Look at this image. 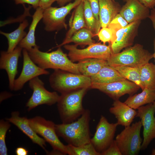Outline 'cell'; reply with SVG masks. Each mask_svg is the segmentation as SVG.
<instances>
[{"label": "cell", "instance_id": "cell-1", "mask_svg": "<svg viewBox=\"0 0 155 155\" xmlns=\"http://www.w3.org/2000/svg\"><path fill=\"white\" fill-rule=\"evenodd\" d=\"M90 112L86 109L77 120L55 125L57 134L68 144L77 146L90 142Z\"/></svg>", "mask_w": 155, "mask_h": 155}, {"label": "cell", "instance_id": "cell-2", "mask_svg": "<svg viewBox=\"0 0 155 155\" xmlns=\"http://www.w3.org/2000/svg\"><path fill=\"white\" fill-rule=\"evenodd\" d=\"M58 48L57 50L50 53L40 51L38 46L27 51L32 61L42 68L60 69L81 74L78 69L77 63H74L68 57L61 47Z\"/></svg>", "mask_w": 155, "mask_h": 155}, {"label": "cell", "instance_id": "cell-3", "mask_svg": "<svg viewBox=\"0 0 155 155\" xmlns=\"http://www.w3.org/2000/svg\"><path fill=\"white\" fill-rule=\"evenodd\" d=\"M88 89L83 88L61 94L57 106L62 123L73 122L84 113L86 109L83 107L82 100Z\"/></svg>", "mask_w": 155, "mask_h": 155}, {"label": "cell", "instance_id": "cell-4", "mask_svg": "<svg viewBox=\"0 0 155 155\" xmlns=\"http://www.w3.org/2000/svg\"><path fill=\"white\" fill-rule=\"evenodd\" d=\"M49 82L51 87L61 94L77 89L90 88V77L60 69L55 70L50 75Z\"/></svg>", "mask_w": 155, "mask_h": 155}, {"label": "cell", "instance_id": "cell-5", "mask_svg": "<svg viewBox=\"0 0 155 155\" xmlns=\"http://www.w3.org/2000/svg\"><path fill=\"white\" fill-rule=\"evenodd\" d=\"M153 54L144 49L143 45L136 44L121 52L112 54L107 60L111 66H129L140 67L149 62Z\"/></svg>", "mask_w": 155, "mask_h": 155}, {"label": "cell", "instance_id": "cell-6", "mask_svg": "<svg viewBox=\"0 0 155 155\" xmlns=\"http://www.w3.org/2000/svg\"><path fill=\"white\" fill-rule=\"evenodd\" d=\"M140 121L125 129L116 136L115 140L122 155H137L141 150L142 140Z\"/></svg>", "mask_w": 155, "mask_h": 155}, {"label": "cell", "instance_id": "cell-7", "mask_svg": "<svg viewBox=\"0 0 155 155\" xmlns=\"http://www.w3.org/2000/svg\"><path fill=\"white\" fill-rule=\"evenodd\" d=\"M29 122L34 131L42 136L51 145L53 150L58 151L63 155L67 154L66 145L59 139L54 122L40 116L29 119Z\"/></svg>", "mask_w": 155, "mask_h": 155}, {"label": "cell", "instance_id": "cell-8", "mask_svg": "<svg viewBox=\"0 0 155 155\" xmlns=\"http://www.w3.org/2000/svg\"><path fill=\"white\" fill-rule=\"evenodd\" d=\"M82 0H75L65 6L59 8L51 6L44 10L42 20L45 26L44 30L47 32H51L63 28L67 29L66 16Z\"/></svg>", "mask_w": 155, "mask_h": 155}, {"label": "cell", "instance_id": "cell-9", "mask_svg": "<svg viewBox=\"0 0 155 155\" xmlns=\"http://www.w3.org/2000/svg\"><path fill=\"white\" fill-rule=\"evenodd\" d=\"M75 44H65L64 47L68 51V56L73 62L89 58H97L107 61L112 54L109 45L100 42L94 43L86 48L80 49Z\"/></svg>", "mask_w": 155, "mask_h": 155}, {"label": "cell", "instance_id": "cell-10", "mask_svg": "<svg viewBox=\"0 0 155 155\" xmlns=\"http://www.w3.org/2000/svg\"><path fill=\"white\" fill-rule=\"evenodd\" d=\"M44 82L36 77L29 81V85L33 90L31 97L26 103L28 111L40 105L51 106L57 103L60 98L56 92H51L44 87Z\"/></svg>", "mask_w": 155, "mask_h": 155}, {"label": "cell", "instance_id": "cell-11", "mask_svg": "<svg viewBox=\"0 0 155 155\" xmlns=\"http://www.w3.org/2000/svg\"><path fill=\"white\" fill-rule=\"evenodd\" d=\"M118 125L117 122L109 123L105 117L101 116L94 134L90 140V142L97 152L101 154L109 147L114 140Z\"/></svg>", "mask_w": 155, "mask_h": 155}, {"label": "cell", "instance_id": "cell-12", "mask_svg": "<svg viewBox=\"0 0 155 155\" xmlns=\"http://www.w3.org/2000/svg\"><path fill=\"white\" fill-rule=\"evenodd\" d=\"M90 88L98 90L115 100L126 94L132 95L140 88L134 82L125 79L108 83H92Z\"/></svg>", "mask_w": 155, "mask_h": 155}, {"label": "cell", "instance_id": "cell-13", "mask_svg": "<svg viewBox=\"0 0 155 155\" xmlns=\"http://www.w3.org/2000/svg\"><path fill=\"white\" fill-rule=\"evenodd\" d=\"M137 109L136 117L140 119L143 127V140L141 150H145L151 141L155 138V112L153 103L142 106Z\"/></svg>", "mask_w": 155, "mask_h": 155}, {"label": "cell", "instance_id": "cell-14", "mask_svg": "<svg viewBox=\"0 0 155 155\" xmlns=\"http://www.w3.org/2000/svg\"><path fill=\"white\" fill-rule=\"evenodd\" d=\"M141 21L137 20L129 23L127 26L117 31L109 44L112 54L118 53L123 48L133 44Z\"/></svg>", "mask_w": 155, "mask_h": 155}, {"label": "cell", "instance_id": "cell-15", "mask_svg": "<svg viewBox=\"0 0 155 155\" xmlns=\"http://www.w3.org/2000/svg\"><path fill=\"white\" fill-rule=\"evenodd\" d=\"M23 57V68L19 77L15 80L13 90L18 91L23 87L28 81L38 76L48 75L49 72L36 65L30 57L27 50H22Z\"/></svg>", "mask_w": 155, "mask_h": 155}, {"label": "cell", "instance_id": "cell-16", "mask_svg": "<svg viewBox=\"0 0 155 155\" xmlns=\"http://www.w3.org/2000/svg\"><path fill=\"white\" fill-rule=\"evenodd\" d=\"M22 49L18 46L11 52L3 51L1 52L0 68L5 70L7 72L9 87L11 90H13L15 78L18 73V60Z\"/></svg>", "mask_w": 155, "mask_h": 155}, {"label": "cell", "instance_id": "cell-17", "mask_svg": "<svg viewBox=\"0 0 155 155\" xmlns=\"http://www.w3.org/2000/svg\"><path fill=\"white\" fill-rule=\"evenodd\" d=\"M125 4L121 8L119 13L129 23L149 18V9L138 0H123Z\"/></svg>", "mask_w": 155, "mask_h": 155}, {"label": "cell", "instance_id": "cell-18", "mask_svg": "<svg viewBox=\"0 0 155 155\" xmlns=\"http://www.w3.org/2000/svg\"><path fill=\"white\" fill-rule=\"evenodd\" d=\"M19 115L18 111L13 112L11 113L10 117L7 118L6 120L16 126L33 143L39 145L47 152L45 148V140L38 136L32 129L29 123V119L25 117H20Z\"/></svg>", "mask_w": 155, "mask_h": 155}, {"label": "cell", "instance_id": "cell-19", "mask_svg": "<svg viewBox=\"0 0 155 155\" xmlns=\"http://www.w3.org/2000/svg\"><path fill=\"white\" fill-rule=\"evenodd\" d=\"M109 111L115 116L118 125L125 127L131 125L137 114L135 109L119 100H114Z\"/></svg>", "mask_w": 155, "mask_h": 155}, {"label": "cell", "instance_id": "cell-20", "mask_svg": "<svg viewBox=\"0 0 155 155\" xmlns=\"http://www.w3.org/2000/svg\"><path fill=\"white\" fill-rule=\"evenodd\" d=\"M99 17L102 28L107 27L115 16L119 13L121 7L114 0H98Z\"/></svg>", "mask_w": 155, "mask_h": 155}, {"label": "cell", "instance_id": "cell-21", "mask_svg": "<svg viewBox=\"0 0 155 155\" xmlns=\"http://www.w3.org/2000/svg\"><path fill=\"white\" fill-rule=\"evenodd\" d=\"M32 16V20L27 35L18 44V46L27 50L37 45L35 42V33L36 26L40 20L42 19L44 10L39 7Z\"/></svg>", "mask_w": 155, "mask_h": 155}, {"label": "cell", "instance_id": "cell-22", "mask_svg": "<svg viewBox=\"0 0 155 155\" xmlns=\"http://www.w3.org/2000/svg\"><path fill=\"white\" fill-rule=\"evenodd\" d=\"M155 100V88H145L140 93L130 96L124 102L136 109L145 104L153 103Z\"/></svg>", "mask_w": 155, "mask_h": 155}, {"label": "cell", "instance_id": "cell-23", "mask_svg": "<svg viewBox=\"0 0 155 155\" xmlns=\"http://www.w3.org/2000/svg\"><path fill=\"white\" fill-rule=\"evenodd\" d=\"M81 74L91 77L96 74L104 66L108 64L107 61L97 58L81 60L77 63Z\"/></svg>", "mask_w": 155, "mask_h": 155}, {"label": "cell", "instance_id": "cell-24", "mask_svg": "<svg viewBox=\"0 0 155 155\" xmlns=\"http://www.w3.org/2000/svg\"><path fill=\"white\" fill-rule=\"evenodd\" d=\"M69 22V28L64 40L69 38L76 32L87 28L85 20L83 0L75 8Z\"/></svg>", "mask_w": 155, "mask_h": 155}, {"label": "cell", "instance_id": "cell-25", "mask_svg": "<svg viewBox=\"0 0 155 155\" xmlns=\"http://www.w3.org/2000/svg\"><path fill=\"white\" fill-rule=\"evenodd\" d=\"M92 83H108L125 80L116 69L108 64L90 77Z\"/></svg>", "mask_w": 155, "mask_h": 155}, {"label": "cell", "instance_id": "cell-26", "mask_svg": "<svg viewBox=\"0 0 155 155\" xmlns=\"http://www.w3.org/2000/svg\"><path fill=\"white\" fill-rule=\"evenodd\" d=\"M28 20L25 19L20 23L16 29L11 32L7 33L0 31V34L4 36L7 39V52H12L21 40L25 37L27 33L24 30L28 26Z\"/></svg>", "mask_w": 155, "mask_h": 155}, {"label": "cell", "instance_id": "cell-27", "mask_svg": "<svg viewBox=\"0 0 155 155\" xmlns=\"http://www.w3.org/2000/svg\"><path fill=\"white\" fill-rule=\"evenodd\" d=\"M95 35L86 28H82L75 32L69 38L63 40L62 43L56 47H61L71 42L78 45H89L94 43L92 38Z\"/></svg>", "mask_w": 155, "mask_h": 155}, {"label": "cell", "instance_id": "cell-28", "mask_svg": "<svg viewBox=\"0 0 155 155\" xmlns=\"http://www.w3.org/2000/svg\"><path fill=\"white\" fill-rule=\"evenodd\" d=\"M140 78L143 90L155 88V64L148 62L140 67Z\"/></svg>", "mask_w": 155, "mask_h": 155}, {"label": "cell", "instance_id": "cell-29", "mask_svg": "<svg viewBox=\"0 0 155 155\" xmlns=\"http://www.w3.org/2000/svg\"><path fill=\"white\" fill-rule=\"evenodd\" d=\"M112 67L118 71L125 79L135 83L139 86L142 90H143V87L140 80V67H135L126 66Z\"/></svg>", "mask_w": 155, "mask_h": 155}, {"label": "cell", "instance_id": "cell-30", "mask_svg": "<svg viewBox=\"0 0 155 155\" xmlns=\"http://www.w3.org/2000/svg\"><path fill=\"white\" fill-rule=\"evenodd\" d=\"M84 11L85 20L87 28L95 36L100 29L101 25L97 22L87 0H83Z\"/></svg>", "mask_w": 155, "mask_h": 155}, {"label": "cell", "instance_id": "cell-31", "mask_svg": "<svg viewBox=\"0 0 155 155\" xmlns=\"http://www.w3.org/2000/svg\"><path fill=\"white\" fill-rule=\"evenodd\" d=\"M66 147L69 155H101L91 142L77 146L68 144Z\"/></svg>", "mask_w": 155, "mask_h": 155}, {"label": "cell", "instance_id": "cell-32", "mask_svg": "<svg viewBox=\"0 0 155 155\" xmlns=\"http://www.w3.org/2000/svg\"><path fill=\"white\" fill-rule=\"evenodd\" d=\"M9 122L3 119L0 121V155H7V149L5 143L7 132L10 127Z\"/></svg>", "mask_w": 155, "mask_h": 155}, {"label": "cell", "instance_id": "cell-33", "mask_svg": "<svg viewBox=\"0 0 155 155\" xmlns=\"http://www.w3.org/2000/svg\"><path fill=\"white\" fill-rule=\"evenodd\" d=\"M97 36L99 40L105 44L108 42L110 44L112 37V32L110 28L107 27L102 28L100 29Z\"/></svg>", "mask_w": 155, "mask_h": 155}, {"label": "cell", "instance_id": "cell-34", "mask_svg": "<svg viewBox=\"0 0 155 155\" xmlns=\"http://www.w3.org/2000/svg\"><path fill=\"white\" fill-rule=\"evenodd\" d=\"M101 154V155H122L115 140H114L109 147Z\"/></svg>", "mask_w": 155, "mask_h": 155}, {"label": "cell", "instance_id": "cell-35", "mask_svg": "<svg viewBox=\"0 0 155 155\" xmlns=\"http://www.w3.org/2000/svg\"><path fill=\"white\" fill-rule=\"evenodd\" d=\"M98 23L100 25L99 17V5L98 0H87Z\"/></svg>", "mask_w": 155, "mask_h": 155}, {"label": "cell", "instance_id": "cell-36", "mask_svg": "<svg viewBox=\"0 0 155 155\" xmlns=\"http://www.w3.org/2000/svg\"><path fill=\"white\" fill-rule=\"evenodd\" d=\"M110 23L118 24L122 28L126 27L129 24L119 13H118L115 16Z\"/></svg>", "mask_w": 155, "mask_h": 155}, {"label": "cell", "instance_id": "cell-37", "mask_svg": "<svg viewBox=\"0 0 155 155\" xmlns=\"http://www.w3.org/2000/svg\"><path fill=\"white\" fill-rule=\"evenodd\" d=\"M16 4L27 3L31 5L34 9L39 7L40 0H13Z\"/></svg>", "mask_w": 155, "mask_h": 155}, {"label": "cell", "instance_id": "cell-38", "mask_svg": "<svg viewBox=\"0 0 155 155\" xmlns=\"http://www.w3.org/2000/svg\"><path fill=\"white\" fill-rule=\"evenodd\" d=\"M56 0H40L39 7L43 10L51 6L52 4Z\"/></svg>", "mask_w": 155, "mask_h": 155}, {"label": "cell", "instance_id": "cell-39", "mask_svg": "<svg viewBox=\"0 0 155 155\" xmlns=\"http://www.w3.org/2000/svg\"><path fill=\"white\" fill-rule=\"evenodd\" d=\"M140 3L149 9H152L155 7V0H138Z\"/></svg>", "mask_w": 155, "mask_h": 155}, {"label": "cell", "instance_id": "cell-40", "mask_svg": "<svg viewBox=\"0 0 155 155\" xmlns=\"http://www.w3.org/2000/svg\"><path fill=\"white\" fill-rule=\"evenodd\" d=\"M15 153L17 155H27L28 151L25 148L20 147L16 149Z\"/></svg>", "mask_w": 155, "mask_h": 155}, {"label": "cell", "instance_id": "cell-41", "mask_svg": "<svg viewBox=\"0 0 155 155\" xmlns=\"http://www.w3.org/2000/svg\"><path fill=\"white\" fill-rule=\"evenodd\" d=\"M72 0H56L57 3L61 6H63L66 3L70 2Z\"/></svg>", "mask_w": 155, "mask_h": 155}, {"label": "cell", "instance_id": "cell-42", "mask_svg": "<svg viewBox=\"0 0 155 155\" xmlns=\"http://www.w3.org/2000/svg\"><path fill=\"white\" fill-rule=\"evenodd\" d=\"M2 93L5 95V96L0 100L1 102L3 100L7 98H8L11 97V96L12 95L10 93L6 92H4Z\"/></svg>", "mask_w": 155, "mask_h": 155}, {"label": "cell", "instance_id": "cell-43", "mask_svg": "<svg viewBox=\"0 0 155 155\" xmlns=\"http://www.w3.org/2000/svg\"><path fill=\"white\" fill-rule=\"evenodd\" d=\"M155 31V29L154 30ZM154 53H153V58L154 59V60L155 61V37L154 40Z\"/></svg>", "mask_w": 155, "mask_h": 155}, {"label": "cell", "instance_id": "cell-44", "mask_svg": "<svg viewBox=\"0 0 155 155\" xmlns=\"http://www.w3.org/2000/svg\"><path fill=\"white\" fill-rule=\"evenodd\" d=\"M153 106L154 107V109L155 113V100L154 101V102H153Z\"/></svg>", "mask_w": 155, "mask_h": 155}, {"label": "cell", "instance_id": "cell-45", "mask_svg": "<svg viewBox=\"0 0 155 155\" xmlns=\"http://www.w3.org/2000/svg\"><path fill=\"white\" fill-rule=\"evenodd\" d=\"M152 155H155V149H154L152 150Z\"/></svg>", "mask_w": 155, "mask_h": 155}]
</instances>
